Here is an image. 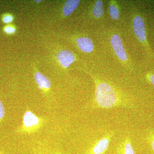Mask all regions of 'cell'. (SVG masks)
Wrapping results in <instances>:
<instances>
[{
	"label": "cell",
	"instance_id": "ba28073f",
	"mask_svg": "<svg viewBox=\"0 0 154 154\" xmlns=\"http://www.w3.org/2000/svg\"><path fill=\"white\" fill-rule=\"evenodd\" d=\"M90 13L91 17L96 21H99L104 16V3L101 0L93 1L90 7Z\"/></svg>",
	"mask_w": 154,
	"mask_h": 154
},
{
	"label": "cell",
	"instance_id": "9a60e30c",
	"mask_svg": "<svg viewBox=\"0 0 154 154\" xmlns=\"http://www.w3.org/2000/svg\"><path fill=\"white\" fill-rule=\"evenodd\" d=\"M13 19V18L12 16L8 15V16H6L4 17V19H3V22L4 23H10V22H12Z\"/></svg>",
	"mask_w": 154,
	"mask_h": 154
},
{
	"label": "cell",
	"instance_id": "5bb4252c",
	"mask_svg": "<svg viewBox=\"0 0 154 154\" xmlns=\"http://www.w3.org/2000/svg\"><path fill=\"white\" fill-rule=\"evenodd\" d=\"M146 78L149 80V82L154 86V73H150L147 74Z\"/></svg>",
	"mask_w": 154,
	"mask_h": 154
},
{
	"label": "cell",
	"instance_id": "8fae6325",
	"mask_svg": "<svg viewBox=\"0 0 154 154\" xmlns=\"http://www.w3.org/2000/svg\"><path fill=\"white\" fill-rule=\"evenodd\" d=\"M80 3L79 0H68L65 3L62 9L64 16L67 17L71 15L79 7Z\"/></svg>",
	"mask_w": 154,
	"mask_h": 154
},
{
	"label": "cell",
	"instance_id": "7a4b0ae2",
	"mask_svg": "<svg viewBox=\"0 0 154 154\" xmlns=\"http://www.w3.org/2000/svg\"><path fill=\"white\" fill-rule=\"evenodd\" d=\"M132 25L133 30L138 40L145 48L148 55L151 58H154L153 53L147 38L144 21L138 11H134L133 13Z\"/></svg>",
	"mask_w": 154,
	"mask_h": 154
},
{
	"label": "cell",
	"instance_id": "3957f363",
	"mask_svg": "<svg viewBox=\"0 0 154 154\" xmlns=\"http://www.w3.org/2000/svg\"><path fill=\"white\" fill-rule=\"evenodd\" d=\"M45 122L44 118L37 116L31 110H27L23 115L22 124L16 132L25 134L34 133L38 131Z\"/></svg>",
	"mask_w": 154,
	"mask_h": 154
},
{
	"label": "cell",
	"instance_id": "5b68a950",
	"mask_svg": "<svg viewBox=\"0 0 154 154\" xmlns=\"http://www.w3.org/2000/svg\"><path fill=\"white\" fill-rule=\"evenodd\" d=\"M112 135L108 134L107 136L102 138L92 147L87 152L86 154H103L107 150Z\"/></svg>",
	"mask_w": 154,
	"mask_h": 154
},
{
	"label": "cell",
	"instance_id": "4fadbf2b",
	"mask_svg": "<svg viewBox=\"0 0 154 154\" xmlns=\"http://www.w3.org/2000/svg\"><path fill=\"white\" fill-rule=\"evenodd\" d=\"M5 107L2 102L0 100V122L4 119L5 116Z\"/></svg>",
	"mask_w": 154,
	"mask_h": 154
},
{
	"label": "cell",
	"instance_id": "e0dca14e",
	"mask_svg": "<svg viewBox=\"0 0 154 154\" xmlns=\"http://www.w3.org/2000/svg\"><path fill=\"white\" fill-rule=\"evenodd\" d=\"M151 146L152 149V150L154 152V138L152 141Z\"/></svg>",
	"mask_w": 154,
	"mask_h": 154
},
{
	"label": "cell",
	"instance_id": "52a82bcc",
	"mask_svg": "<svg viewBox=\"0 0 154 154\" xmlns=\"http://www.w3.org/2000/svg\"><path fill=\"white\" fill-rule=\"evenodd\" d=\"M57 57L61 65L65 68L68 67L76 60L75 54L67 50L60 51L57 54Z\"/></svg>",
	"mask_w": 154,
	"mask_h": 154
},
{
	"label": "cell",
	"instance_id": "2e32d148",
	"mask_svg": "<svg viewBox=\"0 0 154 154\" xmlns=\"http://www.w3.org/2000/svg\"><path fill=\"white\" fill-rule=\"evenodd\" d=\"M5 31L7 33H13L16 31L15 28L11 27H7L5 28Z\"/></svg>",
	"mask_w": 154,
	"mask_h": 154
},
{
	"label": "cell",
	"instance_id": "ac0fdd59",
	"mask_svg": "<svg viewBox=\"0 0 154 154\" xmlns=\"http://www.w3.org/2000/svg\"><path fill=\"white\" fill-rule=\"evenodd\" d=\"M62 154L60 152H53L51 153L50 154Z\"/></svg>",
	"mask_w": 154,
	"mask_h": 154
},
{
	"label": "cell",
	"instance_id": "d6986e66",
	"mask_svg": "<svg viewBox=\"0 0 154 154\" xmlns=\"http://www.w3.org/2000/svg\"><path fill=\"white\" fill-rule=\"evenodd\" d=\"M35 2H41L42 1H35Z\"/></svg>",
	"mask_w": 154,
	"mask_h": 154
},
{
	"label": "cell",
	"instance_id": "277c9868",
	"mask_svg": "<svg viewBox=\"0 0 154 154\" xmlns=\"http://www.w3.org/2000/svg\"><path fill=\"white\" fill-rule=\"evenodd\" d=\"M109 37L110 45L117 59L124 66L129 68L130 62L120 34L114 32L110 34Z\"/></svg>",
	"mask_w": 154,
	"mask_h": 154
},
{
	"label": "cell",
	"instance_id": "9c48e42d",
	"mask_svg": "<svg viewBox=\"0 0 154 154\" xmlns=\"http://www.w3.org/2000/svg\"><path fill=\"white\" fill-rule=\"evenodd\" d=\"M34 80L40 91L47 92L50 89L51 82L49 79L41 73L36 72L34 73Z\"/></svg>",
	"mask_w": 154,
	"mask_h": 154
},
{
	"label": "cell",
	"instance_id": "7c38bea8",
	"mask_svg": "<svg viewBox=\"0 0 154 154\" xmlns=\"http://www.w3.org/2000/svg\"><path fill=\"white\" fill-rule=\"evenodd\" d=\"M119 154H135L133 149L130 139L127 138L120 146L119 149Z\"/></svg>",
	"mask_w": 154,
	"mask_h": 154
},
{
	"label": "cell",
	"instance_id": "6da1fadb",
	"mask_svg": "<svg viewBox=\"0 0 154 154\" xmlns=\"http://www.w3.org/2000/svg\"><path fill=\"white\" fill-rule=\"evenodd\" d=\"M95 85V100L100 108H110L122 106L128 107L130 103L113 86L91 75Z\"/></svg>",
	"mask_w": 154,
	"mask_h": 154
},
{
	"label": "cell",
	"instance_id": "ffe728a7",
	"mask_svg": "<svg viewBox=\"0 0 154 154\" xmlns=\"http://www.w3.org/2000/svg\"><path fill=\"white\" fill-rule=\"evenodd\" d=\"M0 154H5L3 153L2 152H0Z\"/></svg>",
	"mask_w": 154,
	"mask_h": 154
},
{
	"label": "cell",
	"instance_id": "8992f818",
	"mask_svg": "<svg viewBox=\"0 0 154 154\" xmlns=\"http://www.w3.org/2000/svg\"><path fill=\"white\" fill-rule=\"evenodd\" d=\"M74 42L77 48L81 51L85 53H91L94 50V42L88 36H82L74 39Z\"/></svg>",
	"mask_w": 154,
	"mask_h": 154
},
{
	"label": "cell",
	"instance_id": "30bf717a",
	"mask_svg": "<svg viewBox=\"0 0 154 154\" xmlns=\"http://www.w3.org/2000/svg\"><path fill=\"white\" fill-rule=\"evenodd\" d=\"M108 11L110 19L118 21L120 17V7L116 1L110 0L108 2Z\"/></svg>",
	"mask_w": 154,
	"mask_h": 154
}]
</instances>
